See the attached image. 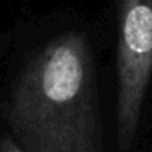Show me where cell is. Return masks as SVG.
<instances>
[{
    "instance_id": "6da1fadb",
    "label": "cell",
    "mask_w": 152,
    "mask_h": 152,
    "mask_svg": "<svg viewBox=\"0 0 152 152\" xmlns=\"http://www.w3.org/2000/svg\"><path fill=\"white\" fill-rule=\"evenodd\" d=\"M10 128L25 152H102L88 41L69 31L30 61L15 85Z\"/></svg>"
},
{
    "instance_id": "7a4b0ae2",
    "label": "cell",
    "mask_w": 152,
    "mask_h": 152,
    "mask_svg": "<svg viewBox=\"0 0 152 152\" xmlns=\"http://www.w3.org/2000/svg\"><path fill=\"white\" fill-rule=\"evenodd\" d=\"M118 118L123 151L134 141L152 75V0H121L118 30Z\"/></svg>"
},
{
    "instance_id": "3957f363",
    "label": "cell",
    "mask_w": 152,
    "mask_h": 152,
    "mask_svg": "<svg viewBox=\"0 0 152 152\" xmlns=\"http://www.w3.org/2000/svg\"><path fill=\"white\" fill-rule=\"evenodd\" d=\"M0 152H25V151L10 136H5V137L0 139Z\"/></svg>"
}]
</instances>
